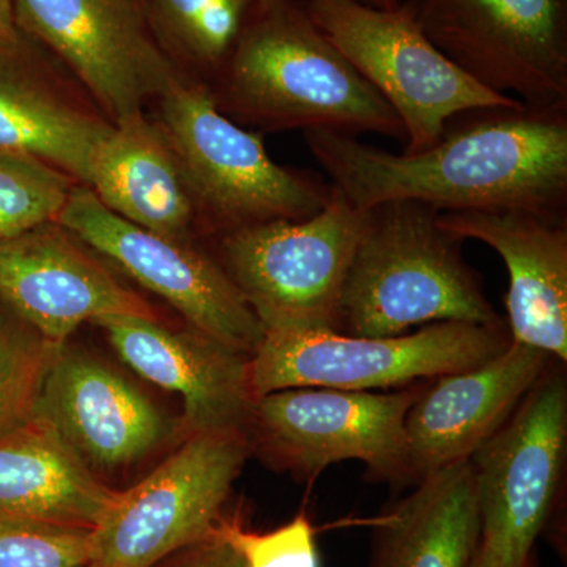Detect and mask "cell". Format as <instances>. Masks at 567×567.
I'll return each instance as SVG.
<instances>
[{
  "label": "cell",
  "mask_w": 567,
  "mask_h": 567,
  "mask_svg": "<svg viewBox=\"0 0 567 567\" xmlns=\"http://www.w3.org/2000/svg\"><path fill=\"white\" fill-rule=\"evenodd\" d=\"M365 6L380 10H395L401 7L402 0H361Z\"/></svg>",
  "instance_id": "31"
},
{
  "label": "cell",
  "mask_w": 567,
  "mask_h": 567,
  "mask_svg": "<svg viewBox=\"0 0 567 567\" xmlns=\"http://www.w3.org/2000/svg\"><path fill=\"white\" fill-rule=\"evenodd\" d=\"M207 85L219 111L244 128L406 141L393 107L324 37L305 0L265 3Z\"/></svg>",
  "instance_id": "2"
},
{
  "label": "cell",
  "mask_w": 567,
  "mask_h": 567,
  "mask_svg": "<svg viewBox=\"0 0 567 567\" xmlns=\"http://www.w3.org/2000/svg\"><path fill=\"white\" fill-rule=\"evenodd\" d=\"M440 210L415 200L369 208L347 271L336 331L365 338L405 334L440 322H503L464 240L440 226Z\"/></svg>",
  "instance_id": "3"
},
{
  "label": "cell",
  "mask_w": 567,
  "mask_h": 567,
  "mask_svg": "<svg viewBox=\"0 0 567 567\" xmlns=\"http://www.w3.org/2000/svg\"><path fill=\"white\" fill-rule=\"evenodd\" d=\"M440 226L462 240L483 241L509 275L505 295L513 341L567 364V216L527 208L442 212Z\"/></svg>",
  "instance_id": "18"
},
{
  "label": "cell",
  "mask_w": 567,
  "mask_h": 567,
  "mask_svg": "<svg viewBox=\"0 0 567 567\" xmlns=\"http://www.w3.org/2000/svg\"><path fill=\"white\" fill-rule=\"evenodd\" d=\"M0 303L58 344L104 317L162 320L58 223L0 241Z\"/></svg>",
  "instance_id": "15"
},
{
  "label": "cell",
  "mask_w": 567,
  "mask_h": 567,
  "mask_svg": "<svg viewBox=\"0 0 567 567\" xmlns=\"http://www.w3.org/2000/svg\"><path fill=\"white\" fill-rule=\"evenodd\" d=\"M115 494L39 420L0 436V518L92 532Z\"/></svg>",
  "instance_id": "21"
},
{
  "label": "cell",
  "mask_w": 567,
  "mask_h": 567,
  "mask_svg": "<svg viewBox=\"0 0 567 567\" xmlns=\"http://www.w3.org/2000/svg\"><path fill=\"white\" fill-rule=\"evenodd\" d=\"M47 55L22 33L0 41V151L31 155L85 185L112 123L65 87Z\"/></svg>",
  "instance_id": "19"
},
{
  "label": "cell",
  "mask_w": 567,
  "mask_h": 567,
  "mask_svg": "<svg viewBox=\"0 0 567 567\" xmlns=\"http://www.w3.org/2000/svg\"><path fill=\"white\" fill-rule=\"evenodd\" d=\"M35 420L102 477L183 436L158 405L95 354L62 346L44 380Z\"/></svg>",
  "instance_id": "14"
},
{
  "label": "cell",
  "mask_w": 567,
  "mask_h": 567,
  "mask_svg": "<svg viewBox=\"0 0 567 567\" xmlns=\"http://www.w3.org/2000/svg\"><path fill=\"white\" fill-rule=\"evenodd\" d=\"M251 447L244 432H194L144 480L117 491L92 529L99 567H153L215 535Z\"/></svg>",
  "instance_id": "9"
},
{
  "label": "cell",
  "mask_w": 567,
  "mask_h": 567,
  "mask_svg": "<svg viewBox=\"0 0 567 567\" xmlns=\"http://www.w3.org/2000/svg\"><path fill=\"white\" fill-rule=\"evenodd\" d=\"M567 457L566 363L554 360L513 415L468 458L481 546L502 567H532L557 506Z\"/></svg>",
  "instance_id": "10"
},
{
  "label": "cell",
  "mask_w": 567,
  "mask_h": 567,
  "mask_svg": "<svg viewBox=\"0 0 567 567\" xmlns=\"http://www.w3.org/2000/svg\"><path fill=\"white\" fill-rule=\"evenodd\" d=\"M215 533L240 554L246 567H320L315 528L305 514L268 533L249 532L240 518L223 517Z\"/></svg>",
  "instance_id": "27"
},
{
  "label": "cell",
  "mask_w": 567,
  "mask_h": 567,
  "mask_svg": "<svg viewBox=\"0 0 567 567\" xmlns=\"http://www.w3.org/2000/svg\"><path fill=\"white\" fill-rule=\"evenodd\" d=\"M85 186L104 207L142 229L194 241L199 223L181 166L144 112L114 123L93 155Z\"/></svg>",
  "instance_id": "20"
},
{
  "label": "cell",
  "mask_w": 567,
  "mask_h": 567,
  "mask_svg": "<svg viewBox=\"0 0 567 567\" xmlns=\"http://www.w3.org/2000/svg\"><path fill=\"white\" fill-rule=\"evenodd\" d=\"M402 2L436 50L487 91L528 106L567 104V0Z\"/></svg>",
  "instance_id": "11"
},
{
  "label": "cell",
  "mask_w": 567,
  "mask_h": 567,
  "mask_svg": "<svg viewBox=\"0 0 567 567\" xmlns=\"http://www.w3.org/2000/svg\"><path fill=\"white\" fill-rule=\"evenodd\" d=\"M153 567H246L237 550L218 535L175 551Z\"/></svg>",
  "instance_id": "28"
},
{
  "label": "cell",
  "mask_w": 567,
  "mask_h": 567,
  "mask_svg": "<svg viewBox=\"0 0 567 567\" xmlns=\"http://www.w3.org/2000/svg\"><path fill=\"white\" fill-rule=\"evenodd\" d=\"M554 360L513 341L484 363L429 380L405 416L410 484L468 461L509 420Z\"/></svg>",
  "instance_id": "16"
},
{
  "label": "cell",
  "mask_w": 567,
  "mask_h": 567,
  "mask_svg": "<svg viewBox=\"0 0 567 567\" xmlns=\"http://www.w3.org/2000/svg\"><path fill=\"white\" fill-rule=\"evenodd\" d=\"M62 346L0 303V436L35 420L44 380Z\"/></svg>",
  "instance_id": "24"
},
{
  "label": "cell",
  "mask_w": 567,
  "mask_h": 567,
  "mask_svg": "<svg viewBox=\"0 0 567 567\" xmlns=\"http://www.w3.org/2000/svg\"><path fill=\"white\" fill-rule=\"evenodd\" d=\"M380 517L369 567H470L481 543L468 461L421 477Z\"/></svg>",
  "instance_id": "22"
},
{
  "label": "cell",
  "mask_w": 567,
  "mask_h": 567,
  "mask_svg": "<svg viewBox=\"0 0 567 567\" xmlns=\"http://www.w3.org/2000/svg\"><path fill=\"white\" fill-rule=\"evenodd\" d=\"M69 174L24 153L0 151V241L55 223L74 186Z\"/></svg>",
  "instance_id": "25"
},
{
  "label": "cell",
  "mask_w": 567,
  "mask_h": 567,
  "mask_svg": "<svg viewBox=\"0 0 567 567\" xmlns=\"http://www.w3.org/2000/svg\"><path fill=\"white\" fill-rule=\"evenodd\" d=\"M0 567H99L91 529L0 518Z\"/></svg>",
  "instance_id": "26"
},
{
  "label": "cell",
  "mask_w": 567,
  "mask_h": 567,
  "mask_svg": "<svg viewBox=\"0 0 567 567\" xmlns=\"http://www.w3.org/2000/svg\"><path fill=\"white\" fill-rule=\"evenodd\" d=\"M270 0H141L156 43L189 76L210 84Z\"/></svg>",
  "instance_id": "23"
},
{
  "label": "cell",
  "mask_w": 567,
  "mask_h": 567,
  "mask_svg": "<svg viewBox=\"0 0 567 567\" xmlns=\"http://www.w3.org/2000/svg\"><path fill=\"white\" fill-rule=\"evenodd\" d=\"M55 223L134 282L173 306L186 324L252 357L264 327L212 252L126 221L76 185Z\"/></svg>",
  "instance_id": "12"
},
{
  "label": "cell",
  "mask_w": 567,
  "mask_h": 567,
  "mask_svg": "<svg viewBox=\"0 0 567 567\" xmlns=\"http://www.w3.org/2000/svg\"><path fill=\"white\" fill-rule=\"evenodd\" d=\"M328 40L393 107L405 126V153L427 151L456 114L516 106L477 84L436 50L404 2L380 10L361 0H305Z\"/></svg>",
  "instance_id": "8"
},
{
  "label": "cell",
  "mask_w": 567,
  "mask_h": 567,
  "mask_svg": "<svg viewBox=\"0 0 567 567\" xmlns=\"http://www.w3.org/2000/svg\"><path fill=\"white\" fill-rule=\"evenodd\" d=\"M470 567H502L498 561L484 548L483 546L477 547L475 558H473L472 566Z\"/></svg>",
  "instance_id": "30"
},
{
  "label": "cell",
  "mask_w": 567,
  "mask_h": 567,
  "mask_svg": "<svg viewBox=\"0 0 567 567\" xmlns=\"http://www.w3.org/2000/svg\"><path fill=\"white\" fill-rule=\"evenodd\" d=\"M20 35L14 24L13 0H0V41H14Z\"/></svg>",
  "instance_id": "29"
},
{
  "label": "cell",
  "mask_w": 567,
  "mask_h": 567,
  "mask_svg": "<svg viewBox=\"0 0 567 567\" xmlns=\"http://www.w3.org/2000/svg\"><path fill=\"white\" fill-rule=\"evenodd\" d=\"M14 24L70 71L114 125L144 112L181 71L141 0H13Z\"/></svg>",
  "instance_id": "13"
},
{
  "label": "cell",
  "mask_w": 567,
  "mask_h": 567,
  "mask_svg": "<svg viewBox=\"0 0 567 567\" xmlns=\"http://www.w3.org/2000/svg\"><path fill=\"white\" fill-rule=\"evenodd\" d=\"M511 342L506 320L431 323L388 338L265 331L249 360V383L256 399L287 388L399 390L484 363Z\"/></svg>",
  "instance_id": "5"
},
{
  "label": "cell",
  "mask_w": 567,
  "mask_h": 567,
  "mask_svg": "<svg viewBox=\"0 0 567 567\" xmlns=\"http://www.w3.org/2000/svg\"><path fill=\"white\" fill-rule=\"evenodd\" d=\"M156 100L200 233L215 238L279 219L305 221L330 203L331 183L274 162L262 134L224 115L204 81L181 70Z\"/></svg>",
  "instance_id": "4"
},
{
  "label": "cell",
  "mask_w": 567,
  "mask_h": 567,
  "mask_svg": "<svg viewBox=\"0 0 567 567\" xmlns=\"http://www.w3.org/2000/svg\"><path fill=\"white\" fill-rule=\"evenodd\" d=\"M305 141L331 185L360 210L415 200L440 212L567 216V104L464 111L417 153H390L327 130L305 132Z\"/></svg>",
  "instance_id": "1"
},
{
  "label": "cell",
  "mask_w": 567,
  "mask_h": 567,
  "mask_svg": "<svg viewBox=\"0 0 567 567\" xmlns=\"http://www.w3.org/2000/svg\"><path fill=\"white\" fill-rule=\"evenodd\" d=\"M333 186V185H331ZM368 210L333 186L305 221H270L213 238L219 265L264 331H336L339 300Z\"/></svg>",
  "instance_id": "6"
},
{
  "label": "cell",
  "mask_w": 567,
  "mask_h": 567,
  "mask_svg": "<svg viewBox=\"0 0 567 567\" xmlns=\"http://www.w3.org/2000/svg\"><path fill=\"white\" fill-rule=\"evenodd\" d=\"M123 363L142 379L181 395L183 436L194 432H244L254 405L251 357L196 328L162 320L112 316L96 320Z\"/></svg>",
  "instance_id": "17"
},
{
  "label": "cell",
  "mask_w": 567,
  "mask_h": 567,
  "mask_svg": "<svg viewBox=\"0 0 567 567\" xmlns=\"http://www.w3.org/2000/svg\"><path fill=\"white\" fill-rule=\"evenodd\" d=\"M425 382L399 390L287 388L259 395L246 425L251 454L298 481L331 464L361 461L371 481L410 484L405 416Z\"/></svg>",
  "instance_id": "7"
}]
</instances>
